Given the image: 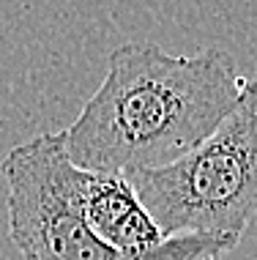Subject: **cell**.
<instances>
[{
  "mask_svg": "<svg viewBox=\"0 0 257 260\" xmlns=\"http://www.w3.org/2000/svg\"><path fill=\"white\" fill-rule=\"evenodd\" d=\"M246 77L219 47L192 55L148 41L109 52L107 74L66 132L68 156L90 173L167 167L219 129Z\"/></svg>",
  "mask_w": 257,
  "mask_h": 260,
  "instance_id": "1",
  "label": "cell"
},
{
  "mask_svg": "<svg viewBox=\"0 0 257 260\" xmlns=\"http://www.w3.org/2000/svg\"><path fill=\"white\" fill-rule=\"evenodd\" d=\"M126 178L167 236L241 241L257 216V77H246L235 110L194 151Z\"/></svg>",
  "mask_w": 257,
  "mask_h": 260,
  "instance_id": "2",
  "label": "cell"
},
{
  "mask_svg": "<svg viewBox=\"0 0 257 260\" xmlns=\"http://www.w3.org/2000/svg\"><path fill=\"white\" fill-rule=\"evenodd\" d=\"M9 238L22 260H121L90 230L80 200V167L66 132H47L6 153Z\"/></svg>",
  "mask_w": 257,
  "mask_h": 260,
  "instance_id": "3",
  "label": "cell"
},
{
  "mask_svg": "<svg viewBox=\"0 0 257 260\" xmlns=\"http://www.w3.org/2000/svg\"><path fill=\"white\" fill-rule=\"evenodd\" d=\"M80 200L90 230L121 260H219L238 244L203 233L167 236L137 198L129 178L118 173L80 167Z\"/></svg>",
  "mask_w": 257,
  "mask_h": 260,
  "instance_id": "4",
  "label": "cell"
}]
</instances>
